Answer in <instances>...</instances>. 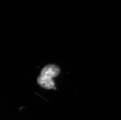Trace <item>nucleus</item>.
<instances>
[{"label":"nucleus","instance_id":"f257e3e1","mask_svg":"<svg viewBox=\"0 0 121 120\" xmlns=\"http://www.w3.org/2000/svg\"><path fill=\"white\" fill-rule=\"evenodd\" d=\"M60 72V69L58 66L54 64H49L42 69L40 75L53 78L58 76Z\"/></svg>","mask_w":121,"mask_h":120},{"label":"nucleus","instance_id":"f03ea898","mask_svg":"<svg viewBox=\"0 0 121 120\" xmlns=\"http://www.w3.org/2000/svg\"><path fill=\"white\" fill-rule=\"evenodd\" d=\"M38 84L43 88L52 89L55 87V84L53 79L50 77L39 75L37 78Z\"/></svg>","mask_w":121,"mask_h":120}]
</instances>
